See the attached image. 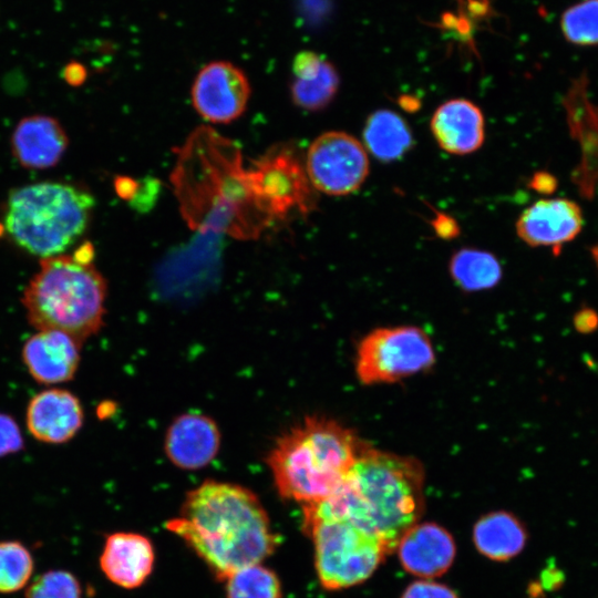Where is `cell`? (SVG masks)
Masks as SVG:
<instances>
[{
  "label": "cell",
  "mask_w": 598,
  "mask_h": 598,
  "mask_svg": "<svg viewBox=\"0 0 598 598\" xmlns=\"http://www.w3.org/2000/svg\"><path fill=\"white\" fill-rule=\"evenodd\" d=\"M166 527L220 580L244 567L260 564L277 545L257 495L241 485L215 480L189 491L179 516L168 520Z\"/></svg>",
  "instance_id": "cell-1"
},
{
  "label": "cell",
  "mask_w": 598,
  "mask_h": 598,
  "mask_svg": "<svg viewBox=\"0 0 598 598\" xmlns=\"http://www.w3.org/2000/svg\"><path fill=\"white\" fill-rule=\"evenodd\" d=\"M424 482L415 457L367 445L339 486L302 509L348 519L378 537L391 554L422 516Z\"/></svg>",
  "instance_id": "cell-2"
},
{
  "label": "cell",
  "mask_w": 598,
  "mask_h": 598,
  "mask_svg": "<svg viewBox=\"0 0 598 598\" xmlns=\"http://www.w3.org/2000/svg\"><path fill=\"white\" fill-rule=\"evenodd\" d=\"M174 176L183 214L196 229L251 238L272 221L252 193L237 147L210 130L190 136Z\"/></svg>",
  "instance_id": "cell-3"
},
{
  "label": "cell",
  "mask_w": 598,
  "mask_h": 598,
  "mask_svg": "<svg viewBox=\"0 0 598 598\" xmlns=\"http://www.w3.org/2000/svg\"><path fill=\"white\" fill-rule=\"evenodd\" d=\"M365 446L339 422L310 416L277 439L267 464L281 497L302 506L331 494Z\"/></svg>",
  "instance_id": "cell-4"
},
{
  "label": "cell",
  "mask_w": 598,
  "mask_h": 598,
  "mask_svg": "<svg viewBox=\"0 0 598 598\" xmlns=\"http://www.w3.org/2000/svg\"><path fill=\"white\" fill-rule=\"evenodd\" d=\"M106 291L105 278L93 264L58 255L41 260L21 302L38 331H62L82 344L103 326Z\"/></svg>",
  "instance_id": "cell-5"
},
{
  "label": "cell",
  "mask_w": 598,
  "mask_h": 598,
  "mask_svg": "<svg viewBox=\"0 0 598 598\" xmlns=\"http://www.w3.org/2000/svg\"><path fill=\"white\" fill-rule=\"evenodd\" d=\"M94 197L86 189L41 182L12 189L3 210V230L22 250L43 258L62 255L87 229Z\"/></svg>",
  "instance_id": "cell-6"
},
{
  "label": "cell",
  "mask_w": 598,
  "mask_h": 598,
  "mask_svg": "<svg viewBox=\"0 0 598 598\" xmlns=\"http://www.w3.org/2000/svg\"><path fill=\"white\" fill-rule=\"evenodd\" d=\"M303 528L315 545L319 581L329 590L364 581L388 554L378 537L344 518L303 512Z\"/></svg>",
  "instance_id": "cell-7"
},
{
  "label": "cell",
  "mask_w": 598,
  "mask_h": 598,
  "mask_svg": "<svg viewBox=\"0 0 598 598\" xmlns=\"http://www.w3.org/2000/svg\"><path fill=\"white\" fill-rule=\"evenodd\" d=\"M434 362L432 341L422 328H378L358 344L355 374L365 385L394 383L429 370Z\"/></svg>",
  "instance_id": "cell-8"
},
{
  "label": "cell",
  "mask_w": 598,
  "mask_h": 598,
  "mask_svg": "<svg viewBox=\"0 0 598 598\" xmlns=\"http://www.w3.org/2000/svg\"><path fill=\"white\" fill-rule=\"evenodd\" d=\"M248 177L255 197L272 220L293 209L306 214L315 207V188L305 165L288 147L270 150L248 169Z\"/></svg>",
  "instance_id": "cell-9"
},
{
  "label": "cell",
  "mask_w": 598,
  "mask_h": 598,
  "mask_svg": "<svg viewBox=\"0 0 598 598\" xmlns=\"http://www.w3.org/2000/svg\"><path fill=\"white\" fill-rule=\"evenodd\" d=\"M369 166L363 144L342 131H329L316 137L305 162L312 187L330 196H344L358 190L369 175Z\"/></svg>",
  "instance_id": "cell-10"
},
{
  "label": "cell",
  "mask_w": 598,
  "mask_h": 598,
  "mask_svg": "<svg viewBox=\"0 0 598 598\" xmlns=\"http://www.w3.org/2000/svg\"><path fill=\"white\" fill-rule=\"evenodd\" d=\"M190 95L194 109L203 118L228 124L245 113L251 87L239 66L226 60H216L198 71Z\"/></svg>",
  "instance_id": "cell-11"
},
{
  "label": "cell",
  "mask_w": 598,
  "mask_h": 598,
  "mask_svg": "<svg viewBox=\"0 0 598 598\" xmlns=\"http://www.w3.org/2000/svg\"><path fill=\"white\" fill-rule=\"evenodd\" d=\"M584 226L579 205L567 198H543L527 207L516 220V234L532 247H550L559 252Z\"/></svg>",
  "instance_id": "cell-12"
},
{
  "label": "cell",
  "mask_w": 598,
  "mask_h": 598,
  "mask_svg": "<svg viewBox=\"0 0 598 598\" xmlns=\"http://www.w3.org/2000/svg\"><path fill=\"white\" fill-rule=\"evenodd\" d=\"M30 434L43 443L62 444L80 431L84 412L78 396L65 389H48L29 401L25 413Z\"/></svg>",
  "instance_id": "cell-13"
},
{
  "label": "cell",
  "mask_w": 598,
  "mask_h": 598,
  "mask_svg": "<svg viewBox=\"0 0 598 598\" xmlns=\"http://www.w3.org/2000/svg\"><path fill=\"white\" fill-rule=\"evenodd\" d=\"M81 343L56 330H41L23 344L22 360L30 375L42 384L68 382L75 375Z\"/></svg>",
  "instance_id": "cell-14"
},
{
  "label": "cell",
  "mask_w": 598,
  "mask_h": 598,
  "mask_svg": "<svg viewBox=\"0 0 598 598\" xmlns=\"http://www.w3.org/2000/svg\"><path fill=\"white\" fill-rule=\"evenodd\" d=\"M220 433L217 424L202 413H184L168 426L164 447L169 461L185 470L208 465L217 455Z\"/></svg>",
  "instance_id": "cell-15"
},
{
  "label": "cell",
  "mask_w": 598,
  "mask_h": 598,
  "mask_svg": "<svg viewBox=\"0 0 598 598\" xmlns=\"http://www.w3.org/2000/svg\"><path fill=\"white\" fill-rule=\"evenodd\" d=\"M11 152L24 168L44 169L55 166L69 145L60 122L48 115L23 117L12 132Z\"/></svg>",
  "instance_id": "cell-16"
},
{
  "label": "cell",
  "mask_w": 598,
  "mask_h": 598,
  "mask_svg": "<svg viewBox=\"0 0 598 598\" xmlns=\"http://www.w3.org/2000/svg\"><path fill=\"white\" fill-rule=\"evenodd\" d=\"M99 565L114 585L133 589L150 576L154 565L151 540L137 533L116 532L105 538Z\"/></svg>",
  "instance_id": "cell-17"
},
{
  "label": "cell",
  "mask_w": 598,
  "mask_h": 598,
  "mask_svg": "<svg viewBox=\"0 0 598 598\" xmlns=\"http://www.w3.org/2000/svg\"><path fill=\"white\" fill-rule=\"evenodd\" d=\"M396 548L403 568L425 578L443 575L456 553L452 535L435 523L415 524L403 535Z\"/></svg>",
  "instance_id": "cell-18"
},
{
  "label": "cell",
  "mask_w": 598,
  "mask_h": 598,
  "mask_svg": "<svg viewBox=\"0 0 598 598\" xmlns=\"http://www.w3.org/2000/svg\"><path fill=\"white\" fill-rule=\"evenodd\" d=\"M430 127L437 145L453 155L474 153L485 140L484 115L475 103L466 99H453L439 105Z\"/></svg>",
  "instance_id": "cell-19"
},
{
  "label": "cell",
  "mask_w": 598,
  "mask_h": 598,
  "mask_svg": "<svg viewBox=\"0 0 598 598\" xmlns=\"http://www.w3.org/2000/svg\"><path fill=\"white\" fill-rule=\"evenodd\" d=\"M290 95L293 104L307 112L324 110L336 97L340 78L336 66L322 54L303 50L291 64Z\"/></svg>",
  "instance_id": "cell-20"
},
{
  "label": "cell",
  "mask_w": 598,
  "mask_h": 598,
  "mask_svg": "<svg viewBox=\"0 0 598 598\" xmlns=\"http://www.w3.org/2000/svg\"><path fill=\"white\" fill-rule=\"evenodd\" d=\"M473 540L481 554L489 559L504 561L524 549L527 532L513 514L498 511L488 513L476 522Z\"/></svg>",
  "instance_id": "cell-21"
},
{
  "label": "cell",
  "mask_w": 598,
  "mask_h": 598,
  "mask_svg": "<svg viewBox=\"0 0 598 598\" xmlns=\"http://www.w3.org/2000/svg\"><path fill=\"white\" fill-rule=\"evenodd\" d=\"M363 146L381 162L402 157L413 144L411 130L401 115L378 110L369 115L363 132Z\"/></svg>",
  "instance_id": "cell-22"
},
{
  "label": "cell",
  "mask_w": 598,
  "mask_h": 598,
  "mask_svg": "<svg viewBox=\"0 0 598 598\" xmlns=\"http://www.w3.org/2000/svg\"><path fill=\"white\" fill-rule=\"evenodd\" d=\"M452 279L466 291L493 288L502 278L498 259L489 251L477 248H462L448 264Z\"/></svg>",
  "instance_id": "cell-23"
},
{
  "label": "cell",
  "mask_w": 598,
  "mask_h": 598,
  "mask_svg": "<svg viewBox=\"0 0 598 598\" xmlns=\"http://www.w3.org/2000/svg\"><path fill=\"white\" fill-rule=\"evenodd\" d=\"M34 558L31 550L17 539L0 540V594L18 592L33 578Z\"/></svg>",
  "instance_id": "cell-24"
},
{
  "label": "cell",
  "mask_w": 598,
  "mask_h": 598,
  "mask_svg": "<svg viewBox=\"0 0 598 598\" xmlns=\"http://www.w3.org/2000/svg\"><path fill=\"white\" fill-rule=\"evenodd\" d=\"M226 581L227 598H281L277 575L260 564L235 571Z\"/></svg>",
  "instance_id": "cell-25"
},
{
  "label": "cell",
  "mask_w": 598,
  "mask_h": 598,
  "mask_svg": "<svg viewBox=\"0 0 598 598\" xmlns=\"http://www.w3.org/2000/svg\"><path fill=\"white\" fill-rule=\"evenodd\" d=\"M560 29L570 43L582 47L598 44V0H581L565 10Z\"/></svg>",
  "instance_id": "cell-26"
},
{
  "label": "cell",
  "mask_w": 598,
  "mask_h": 598,
  "mask_svg": "<svg viewBox=\"0 0 598 598\" xmlns=\"http://www.w3.org/2000/svg\"><path fill=\"white\" fill-rule=\"evenodd\" d=\"M24 598H83L81 582L70 570L54 568L32 578Z\"/></svg>",
  "instance_id": "cell-27"
},
{
  "label": "cell",
  "mask_w": 598,
  "mask_h": 598,
  "mask_svg": "<svg viewBox=\"0 0 598 598\" xmlns=\"http://www.w3.org/2000/svg\"><path fill=\"white\" fill-rule=\"evenodd\" d=\"M23 437L14 419L0 412V457L23 448Z\"/></svg>",
  "instance_id": "cell-28"
},
{
  "label": "cell",
  "mask_w": 598,
  "mask_h": 598,
  "mask_svg": "<svg viewBox=\"0 0 598 598\" xmlns=\"http://www.w3.org/2000/svg\"><path fill=\"white\" fill-rule=\"evenodd\" d=\"M401 598H457V596L445 585L420 580L409 585Z\"/></svg>",
  "instance_id": "cell-29"
},
{
  "label": "cell",
  "mask_w": 598,
  "mask_h": 598,
  "mask_svg": "<svg viewBox=\"0 0 598 598\" xmlns=\"http://www.w3.org/2000/svg\"><path fill=\"white\" fill-rule=\"evenodd\" d=\"M431 226L440 238L453 239L460 234V226L457 221L450 215L441 212H435Z\"/></svg>",
  "instance_id": "cell-30"
},
{
  "label": "cell",
  "mask_w": 598,
  "mask_h": 598,
  "mask_svg": "<svg viewBox=\"0 0 598 598\" xmlns=\"http://www.w3.org/2000/svg\"><path fill=\"white\" fill-rule=\"evenodd\" d=\"M574 326L580 333H590L598 328V313L591 308H582L574 316Z\"/></svg>",
  "instance_id": "cell-31"
},
{
  "label": "cell",
  "mask_w": 598,
  "mask_h": 598,
  "mask_svg": "<svg viewBox=\"0 0 598 598\" xmlns=\"http://www.w3.org/2000/svg\"><path fill=\"white\" fill-rule=\"evenodd\" d=\"M530 187L542 194H549L557 187L556 178L547 172H537L530 179Z\"/></svg>",
  "instance_id": "cell-32"
},
{
  "label": "cell",
  "mask_w": 598,
  "mask_h": 598,
  "mask_svg": "<svg viewBox=\"0 0 598 598\" xmlns=\"http://www.w3.org/2000/svg\"><path fill=\"white\" fill-rule=\"evenodd\" d=\"M63 78L70 85H80L86 79V70L82 64L71 62L63 70Z\"/></svg>",
  "instance_id": "cell-33"
},
{
  "label": "cell",
  "mask_w": 598,
  "mask_h": 598,
  "mask_svg": "<svg viewBox=\"0 0 598 598\" xmlns=\"http://www.w3.org/2000/svg\"><path fill=\"white\" fill-rule=\"evenodd\" d=\"M115 190L124 199H132L137 192V183L126 176L115 179Z\"/></svg>",
  "instance_id": "cell-34"
},
{
  "label": "cell",
  "mask_w": 598,
  "mask_h": 598,
  "mask_svg": "<svg viewBox=\"0 0 598 598\" xmlns=\"http://www.w3.org/2000/svg\"><path fill=\"white\" fill-rule=\"evenodd\" d=\"M72 257L82 264H92L94 258V248L91 243H84L82 244L75 252L72 255Z\"/></svg>",
  "instance_id": "cell-35"
},
{
  "label": "cell",
  "mask_w": 598,
  "mask_h": 598,
  "mask_svg": "<svg viewBox=\"0 0 598 598\" xmlns=\"http://www.w3.org/2000/svg\"><path fill=\"white\" fill-rule=\"evenodd\" d=\"M416 102H417L416 99L411 97L409 95L402 96L400 100V103L402 104V106H404L408 110L415 109Z\"/></svg>",
  "instance_id": "cell-36"
},
{
  "label": "cell",
  "mask_w": 598,
  "mask_h": 598,
  "mask_svg": "<svg viewBox=\"0 0 598 598\" xmlns=\"http://www.w3.org/2000/svg\"><path fill=\"white\" fill-rule=\"evenodd\" d=\"M591 256H592V259H594V262L596 265V268L598 270V244L595 245L592 248H591Z\"/></svg>",
  "instance_id": "cell-37"
}]
</instances>
